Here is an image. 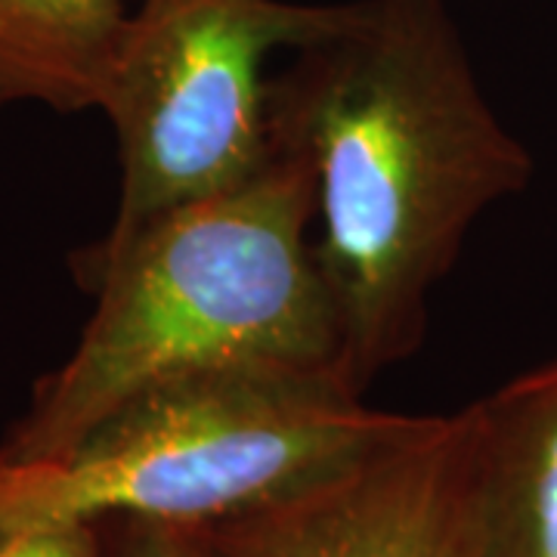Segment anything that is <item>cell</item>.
Returning a JSON list of instances; mask_svg holds the SVG:
<instances>
[{
    "mask_svg": "<svg viewBox=\"0 0 557 557\" xmlns=\"http://www.w3.org/2000/svg\"><path fill=\"white\" fill-rule=\"evenodd\" d=\"M267 124L270 149L313 180L341 369L366 394L421 347L434 285L533 161L483 97L443 0H354L270 81Z\"/></svg>",
    "mask_w": 557,
    "mask_h": 557,
    "instance_id": "6da1fadb",
    "label": "cell"
},
{
    "mask_svg": "<svg viewBox=\"0 0 557 557\" xmlns=\"http://www.w3.org/2000/svg\"><path fill=\"white\" fill-rule=\"evenodd\" d=\"M310 226V171L273 149L251 177L81 263L97 310L75 354L38 381L0 465L65 456L127 399L186 375L285 369L347 381Z\"/></svg>",
    "mask_w": 557,
    "mask_h": 557,
    "instance_id": "7a4b0ae2",
    "label": "cell"
},
{
    "mask_svg": "<svg viewBox=\"0 0 557 557\" xmlns=\"http://www.w3.org/2000/svg\"><path fill=\"white\" fill-rule=\"evenodd\" d=\"M338 375L223 369L119 406L65 456L0 465V530L112 515L214 523L292 496L412 428Z\"/></svg>",
    "mask_w": 557,
    "mask_h": 557,
    "instance_id": "3957f363",
    "label": "cell"
},
{
    "mask_svg": "<svg viewBox=\"0 0 557 557\" xmlns=\"http://www.w3.org/2000/svg\"><path fill=\"white\" fill-rule=\"evenodd\" d=\"M350 10L354 0H139L100 109L119 139V211L81 263L260 171L273 156L263 62L329 38Z\"/></svg>",
    "mask_w": 557,
    "mask_h": 557,
    "instance_id": "277c9868",
    "label": "cell"
},
{
    "mask_svg": "<svg viewBox=\"0 0 557 557\" xmlns=\"http://www.w3.org/2000/svg\"><path fill=\"white\" fill-rule=\"evenodd\" d=\"M211 557H483L474 403L255 511L201 523Z\"/></svg>",
    "mask_w": 557,
    "mask_h": 557,
    "instance_id": "5b68a950",
    "label": "cell"
},
{
    "mask_svg": "<svg viewBox=\"0 0 557 557\" xmlns=\"http://www.w3.org/2000/svg\"><path fill=\"white\" fill-rule=\"evenodd\" d=\"M474 412L483 557H557V359Z\"/></svg>",
    "mask_w": 557,
    "mask_h": 557,
    "instance_id": "8992f818",
    "label": "cell"
},
{
    "mask_svg": "<svg viewBox=\"0 0 557 557\" xmlns=\"http://www.w3.org/2000/svg\"><path fill=\"white\" fill-rule=\"evenodd\" d=\"M127 16L124 0H0V106L102 109Z\"/></svg>",
    "mask_w": 557,
    "mask_h": 557,
    "instance_id": "52a82bcc",
    "label": "cell"
},
{
    "mask_svg": "<svg viewBox=\"0 0 557 557\" xmlns=\"http://www.w3.org/2000/svg\"><path fill=\"white\" fill-rule=\"evenodd\" d=\"M102 557H211L201 523L112 515L94 520Z\"/></svg>",
    "mask_w": 557,
    "mask_h": 557,
    "instance_id": "ba28073f",
    "label": "cell"
},
{
    "mask_svg": "<svg viewBox=\"0 0 557 557\" xmlns=\"http://www.w3.org/2000/svg\"><path fill=\"white\" fill-rule=\"evenodd\" d=\"M0 557H102L97 523H40L0 530Z\"/></svg>",
    "mask_w": 557,
    "mask_h": 557,
    "instance_id": "9c48e42d",
    "label": "cell"
}]
</instances>
